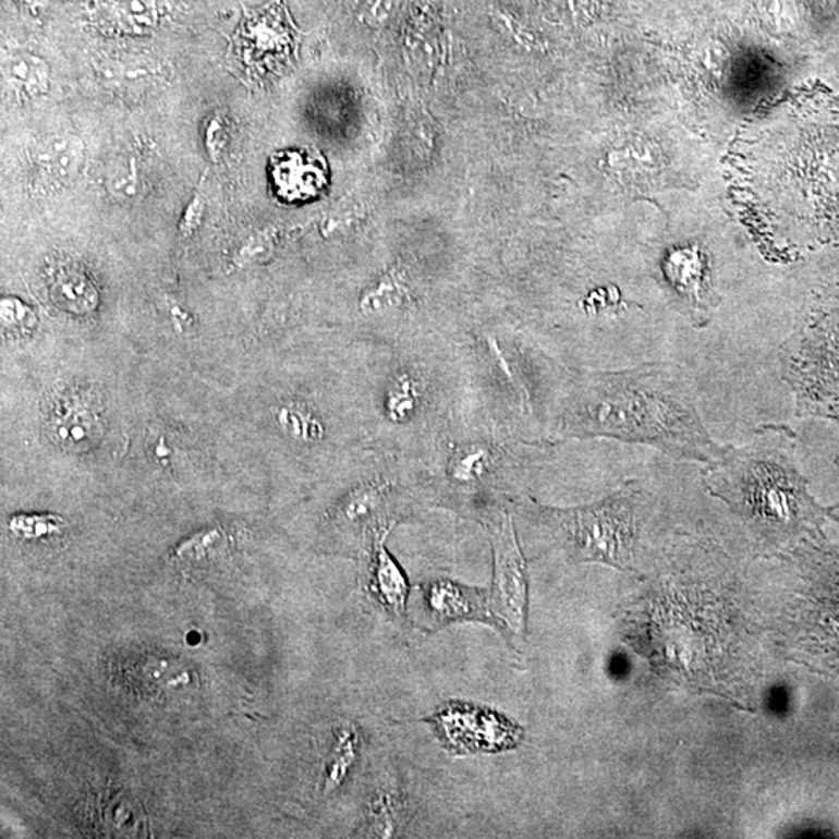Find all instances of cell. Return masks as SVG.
Instances as JSON below:
<instances>
[{"instance_id": "4fadbf2b", "label": "cell", "mask_w": 839, "mask_h": 839, "mask_svg": "<svg viewBox=\"0 0 839 839\" xmlns=\"http://www.w3.org/2000/svg\"><path fill=\"white\" fill-rule=\"evenodd\" d=\"M3 80L20 98L41 97L49 90V65L35 54H11L3 63Z\"/></svg>"}, {"instance_id": "ac0fdd59", "label": "cell", "mask_w": 839, "mask_h": 839, "mask_svg": "<svg viewBox=\"0 0 839 839\" xmlns=\"http://www.w3.org/2000/svg\"><path fill=\"white\" fill-rule=\"evenodd\" d=\"M357 757V734L355 729H345L342 731L339 740L338 751L335 754L333 764L328 771L327 786L333 788L344 779L349 773L350 766L355 764Z\"/></svg>"}, {"instance_id": "7a4b0ae2", "label": "cell", "mask_w": 839, "mask_h": 839, "mask_svg": "<svg viewBox=\"0 0 839 839\" xmlns=\"http://www.w3.org/2000/svg\"><path fill=\"white\" fill-rule=\"evenodd\" d=\"M704 487L753 532L758 542L780 546L818 528L820 509L798 465L797 433L787 425H762L740 445H724L704 465Z\"/></svg>"}, {"instance_id": "2e32d148", "label": "cell", "mask_w": 839, "mask_h": 839, "mask_svg": "<svg viewBox=\"0 0 839 839\" xmlns=\"http://www.w3.org/2000/svg\"><path fill=\"white\" fill-rule=\"evenodd\" d=\"M423 401V388L412 375H400L393 379L386 400L389 417L396 422H408L417 414Z\"/></svg>"}, {"instance_id": "8992f818", "label": "cell", "mask_w": 839, "mask_h": 839, "mask_svg": "<svg viewBox=\"0 0 839 839\" xmlns=\"http://www.w3.org/2000/svg\"><path fill=\"white\" fill-rule=\"evenodd\" d=\"M426 721L452 754L499 753L516 747L524 737L523 729L502 715L466 703H448Z\"/></svg>"}, {"instance_id": "277c9868", "label": "cell", "mask_w": 839, "mask_h": 839, "mask_svg": "<svg viewBox=\"0 0 839 839\" xmlns=\"http://www.w3.org/2000/svg\"><path fill=\"white\" fill-rule=\"evenodd\" d=\"M652 509L650 491L637 481H629L604 501L546 510V520L569 556L631 571L640 552L642 527Z\"/></svg>"}, {"instance_id": "e0dca14e", "label": "cell", "mask_w": 839, "mask_h": 839, "mask_svg": "<svg viewBox=\"0 0 839 839\" xmlns=\"http://www.w3.org/2000/svg\"><path fill=\"white\" fill-rule=\"evenodd\" d=\"M490 466L488 452L484 450H465L452 461V479L461 484H473L483 479Z\"/></svg>"}, {"instance_id": "30bf717a", "label": "cell", "mask_w": 839, "mask_h": 839, "mask_svg": "<svg viewBox=\"0 0 839 839\" xmlns=\"http://www.w3.org/2000/svg\"><path fill=\"white\" fill-rule=\"evenodd\" d=\"M277 192L288 200L308 199L326 185V173L319 160L306 153H282L271 162Z\"/></svg>"}, {"instance_id": "7c38bea8", "label": "cell", "mask_w": 839, "mask_h": 839, "mask_svg": "<svg viewBox=\"0 0 839 839\" xmlns=\"http://www.w3.org/2000/svg\"><path fill=\"white\" fill-rule=\"evenodd\" d=\"M385 532L377 536L375 545L374 560H372V593L377 596L381 607L393 616H403L406 608L408 585L406 575L401 571L400 564L396 558L390 556L386 547Z\"/></svg>"}, {"instance_id": "6da1fadb", "label": "cell", "mask_w": 839, "mask_h": 839, "mask_svg": "<svg viewBox=\"0 0 839 839\" xmlns=\"http://www.w3.org/2000/svg\"><path fill=\"white\" fill-rule=\"evenodd\" d=\"M560 433L642 445L703 465L724 450L704 425L691 368L670 361L579 374L560 414Z\"/></svg>"}, {"instance_id": "ba28073f", "label": "cell", "mask_w": 839, "mask_h": 839, "mask_svg": "<svg viewBox=\"0 0 839 839\" xmlns=\"http://www.w3.org/2000/svg\"><path fill=\"white\" fill-rule=\"evenodd\" d=\"M423 596L434 622L488 619V597L485 591L462 586L450 580H437L423 586Z\"/></svg>"}, {"instance_id": "9a60e30c", "label": "cell", "mask_w": 839, "mask_h": 839, "mask_svg": "<svg viewBox=\"0 0 839 839\" xmlns=\"http://www.w3.org/2000/svg\"><path fill=\"white\" fill-rule=\"evenodd\" d=\"M105 80L114 89L133 97L153 93L166 80L163 68L148 61H136L131 64H119L117 68H104Z\"/></svg>"}, {"instance_id": "d6986e66", "label": "cell", "mask_w": 839, "mask_h": 839, "mask_svg": "<svg viewBox=\"0 0 839 839\" xmlns=\"http://www.w3.org/2000/svg\"><path fill=\"white\" fill-rule=\"evenodd\" d=\"M109 181H111V189L114 190L115 195H134V193H136L137 184L136 168L133 166L117 167L115 170L112 171Z\"/></svg>"}, {"instance_id": "ffe728a7", "label": "cell", "mask_w": 839, "mask_h": 839, "mask_svg": "<svg viewBox=\"0 0 839 839\" xmlns=\"http://www.w3.org/2000/svg\"><path fill=\"white\" fill-rule=\"evenodd\" d=\"M21 2L28 3V5H42L46 0H21Z\"/></svg>"}, {"instance_id": "8fae6325", "label": "cell", "mask_w": 839, "mask_h": 839, "mask_svg": "<svg viewBox=\"0 0 839 839\" xmlns=\"http://www.w3.org/2000/svg\"><path fill=\"white\" fill-rule=\"evenodd\" d=\"M84 144L75 136L50 137L33 155L39 178L47 184L65 187L82 173Z\"/></svg>"}, {"instance_id": "44dd1931", "label": "cell", "mask_w": 839, "mask_h": 839, "mask_svg": "<svg viewBox=\"0 0 839 839\" xmlns=\"http://www.w3.org/2000/svg\"><path fill=\"white\" fill-rule=\"evenodd\" d=\"M837 465H838V469H839V455H838V459H837Z\"/></svg>"}, {"instance_id": "3957f363", "label": "cell", "mask_w": 839, "mask_h": 839, "mask_svg": "<svg viewBox=\"0 0 839 839\" xmlns=\"http://www.w3.org/2000/svg\"><path fill=\"white\" fill-rule=\"evenodd\" d=\"M799 418L839 425V291L805 309L777 353Z\"/></svg>"}, {"instance_id": "9c48e42d", "label": "cell", "mask_w": 839, "mask_h": 839, "mask_svg": "<svg viewBox=\"0 0 839 839\" xmlns=\"http://www.w3.org/2000/svg\"><path fill=\"white\" fill-rule=\"evenodd\" d=\"M95 24L105 33L145 36L159 25V0H94Z\"/></svg>"}, {"instance_id": "5b68a950", "label": "cell", "mask_w": 839, "mask_h": 839, "mask_svg": "<svg viewBox=\"0 0 839 839\" xmlns=\"http://www.w3.org/2000/svg\"><path fill=\"white\" fill-rule=\"evenodd\" d=\"M297 47V28L283 0L246 11L231 36L229 58L246 82L263 83L282 74Z\"/></svg>"}, {"instance_id": "5bb4252c", "label": "cell", "mask_w": 839, "mask_h": 839, "mask_svg": "<svg viewBox=\"0 0 839 839\" xmlns=\"http://www.w3.org/2000/svg\"><path fill=\"white\" fill-rule=\"evenodd\" d=\"M406 816V804L393 786H379L367 805V831L370 837H396Z\"/></svg>"}, {"instance_id": "52a82bcc", "label": "cell", "mask_w": 839, "mask_h": 839, "mask_svg": "<svg viewBox=\"0 0 839 839\" xmlns=\"http://www.w3.org/2000/svg\"><path fill=\"white\" fill-rule=\"evenodd\" d=\"M491 542L495 547V591L499 597V609L510 622L518 623L523 611L520 609L521 600H524L525 594L524 561L509 516L503 518L502 524L495 528Z\"/></svg>"}]
</instances>
